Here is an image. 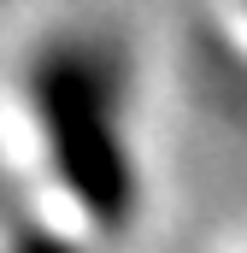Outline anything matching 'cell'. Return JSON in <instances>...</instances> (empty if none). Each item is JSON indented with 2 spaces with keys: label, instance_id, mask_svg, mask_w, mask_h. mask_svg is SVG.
I'll list each match as a JSON object with an SVG mask.
<instances>
[{
  "label": "cell",
  "instance_id": "cell-1",
  "mask_svg": "<svg viewBox=\"0 0 247 253\" xmlns=\"http://www.w3.org/2000/svg\"><path fill=\"white\" fill-rule=\"evenodd\" d=\"M124 65L88 30H47L18 71L12 194H41V212L12 206V253H100L141 206V171L124 124Z\"/></svg>",
  "mask_w": 247,
  "mask_h": 253
},
{
  "label": "cell",
  "instance_id": "cell-2",
  "mask_svg": "<svg viewBox=\"0 0 247 253\" xmlns=\"http://www.w3.org/2000/svg\"><path fill=\"white\" fill-rule=\"evenodd\" d=\"M218 36L236 59H247V0H218Z\"/></svg>",
  "mask_w": 247,
  "mask_h": 253
}]
</instances>
